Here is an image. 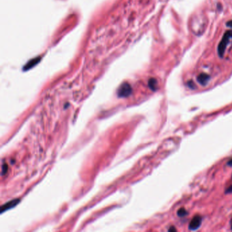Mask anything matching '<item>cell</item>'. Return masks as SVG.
I'll return each instance as SVG.
<instances>
[{"instance_id": "7a4b0ae2", "label": "cell", "mask_w": 232, "mask_h": 232, "mask_svg": "<svg viewBox=\"0 0 232 232\" xmlns=\"http://www.w3.org/2000/svg\"><path fill=\"white\" fill-rule=\"evenodd\" d=\"M132 91V88L131 86L128 83H123L120 86L119 90H118L117 94L118 96L120 97H125L129 96Z\"/></svg>"}, {"instance_id": "52a82bcc", "label": "cell", "mask_w": 232, "mask_h": 232, "mask_svg": "<svg viewBox=\"0 0 232 232\" xmlns=\"http://www.w3.org/2000/svg\"><path fill=\"white\" fill-rule=\"evenodd\" d=\"M187 214H188L187 211H186L184 208H180L179 210H178V212H177V215H178V216L180 217H185V216L187 215Z\"/></svg>"}, {"instance_id": "8fae6325", "label": "cell", "mask_w": 232, "mask_h": 232, "mask_svg": "<svg viewBox=\"0 0 232 232\" xmlns=\"http://www.w3.org/2000/svg\"><path fill=\"white\" fill-rule=\"evenodd\" d=\"M168 231H176V229L174 228V227H171L169 229V230H168Z\"/></svg>"}, {"instance_id": "8992f818", "label": "cell", "mask_w": 232, "mask_h": 232, "mask_svg": "<svg viewBox=\"0 0 232 232\" xmlns=\"http://www.w3.org/2000/svg\"><path fill=\"white\" fill-rule=\"evenodd\" d=\"M149 86L151 90H153V91H155L158 87V83L157 80L155 78L150 79L149 81Z\"/></svg>"}, {"instance_id": "7c38bea8", "label": "cell", "mask_w": 232, "mask_h": 232, "mask_svg": "<svg viewBox=\"0 0 232 232\" xmlns=\"http://www.w3.org/2000/svg\"><path fill=\"white\" fill-rule=\"evenodd\" d=\"M217 6H218V9H219V10H221V9H222V5H221V4H218V5H217Z\"/></svg>"}, {"instance_id": "277c9868", "label": "cell", "mask_w": 232, "mask_h": 232, "mask_svg": "<svg viewBox=\"0 0 232 232\" xmlns=\"http://www.w3.org/2000/svg\"><path fill=\"white\" fill-rule=\"evenodd\" d=\"M19 199H14L12 201H10L8 202V203H6L4 204L1 206V212H3L4 211H6L7 210H8V209H10V208H12L14 207L15 206H17L18 204L19 203Z\"/></svg>"}, {"instance_id": "30bf717a", "label": "cell", "mask_w": 232, "mask_h": 232, "mask_svg": "<svg viewBox=\"0 0 232 232\" xmlns=\"http://www.w3.org/2000/svg\"><path fill=\"white\" fill-rule=\"evenodd\" d=\"M226 25L227 27H230V28H232V20H229V21L226 23Z\"/></svg>"}, {"instance_id": "5bb4252c", "label": "cell", "mask_w": 232, "mask_h": 232, "mask_svg": "<svg viewBox=\"0 0 232 232\" xmlns=\"http://www.w3.org/2000/svg\"><path fill=\"white\" fill-rule=\"evenodd\" d=\"M231 223H232V220H231Z\"/></svg>"}, {"instance_id": "ba28073f", "label": "cell", "mask_w": 232, "mask_h": 232, "mask_svg": "<svg viewBox=\"0 0 232 232\" xmlns=\"http://www.w3.org/2000/svg\"><path fill=\"white\" fill-rule=\"evenodd\" d=\"M188 86H189V87L191 88H195V84L193 83L192 81H189L188 83Z\"/></svg>"}, {"instance_id": "6da1fadb", "label": "cell", "mask_w": 232, "mask_h": 232, "mask_svg": "<svg viewBox=\"0 0 232 232\" xmlns=\"http://www.w3.org/2000/svg\"><path fill=\"white\" fill-rule=\"evenodd\" d=\"M232 38V30L227 31L225 33L221 41L219 43L218 46V53L220 57H223L225 52L227 44L229 42V39Z\"/></svg>"}, {"instance_id": "4fadbf2b", "label": "cell", "mask_w": 232, "mask_h": 232, "mask_svg": "<svg viewBox=\"0 0 232 232\" xmlns=\"http://www.w3.org/2000/svg\"><path fill=\"white\" fill-rule=\"evenodd\" d=\"M227 164H228L229 165L231 166V167H232V159H231V160H229V161H228V163H227Z\"/></svg>"}, {"instance_id": "3957f363", "label": "cell", "mask_w": 232, "mask_h": 232, "mask_svg": "<svg viewBox=\"0 0 232 232\" xmlns=\"http://www.w3.org/2000/svg\"><path fill=\"white\" fill-rule=\"evenodd\" d=\"M202 217L200 216H195L191 220V221L190 222L189 225H188V228L190 230H196L197 229H198L202 224Z\"/></svg>"}, {"instance_id": "9c48e42d", "label": "cell", "mask_w": 232, "mask_h": 232, "mask_svg": "<svg viewBox=\"0 0 232 232\" xmlns=\"http://www.w3.org/2000/svg\"><path fill=\"white\" fill-rule=\"evenodd\" d=\"M225 193H232V185L227 188V190L225 191Z\"/></svg>"}, {"instance_id": "5b68a950", "label": "cell", "mask_w": 232, "mask_h": 232, "mask_svg": "<svg viewBox=\"0 0 232 232\" xmlns=\"http://www.w3.org/2000/svg\"><path fill=\"white\" fill-rule=\"evenodd\" d=\"M210 76L208 74L202 73L200 74L198 76H197V81L199 82V83L202 85H206L208 84L209 80H210Z\"/></svg>"}]
</instances>
